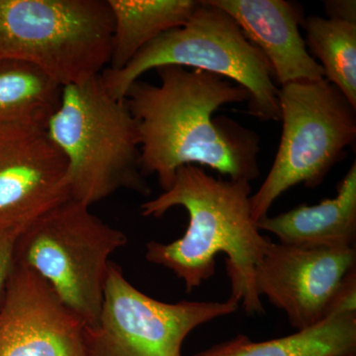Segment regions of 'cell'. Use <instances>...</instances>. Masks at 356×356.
Wrapping results in <instances>:
<instances>
[{
	"label": "cell",
	"instance_id": "cell-1",
	"mask_svg": "<svg viewBox=\"0 0 356 356\" xmlns=\"http://www.w3.org/2000/svg\"><path fill=\"white\" fill-rule=\"evenodd\" d=\"M154 70L158 86L138 79L124 98L139 131L145 177L156 175L163 191L185 165L207 166L229 179L259 177V135L227 117H213L224 105L248 102V91L205 70Z\"/></svg>",
	"mask_w": 356,
	"mask_h": 356
},
{
	"label": "cell",
	"instance_id": "cell-2",
	"mask_svg": "<svg viewBox=\"0 0 356 356\" xmlns=\"http://www.w3.org/2000/svg\"><path fill=\"white\" fill-rule=\"evenodd\" d=\"M252 195L247 180L216 178L200 166L178 168L170 188L142 204L140 214L161 218L182 207L189 215L188 227L172 243H147V261L172 271L191 293L214 275L216 255L224 254L229 297L248 315L264 314L254 274L271 240L261 235L252 219Z\"/></svg>",
	"mask_w": 356,
	"mask_h": 356
},
{
	"label": "cell",
	"instance_id": "cell-3",
	"mask_svg": "<svg viewBox=\"0 0 356 356\" xmlns=\"http://www.w3.org/2000/svg\"><path fill=\"white\" fill-rule=\"evenodd\" d=\"M47 130L67 159L72 200L91 206L122 189L151 193L137 123L125 99L105 88L102 74L63 88Z\"/></svg>",
	"mask_w": 356,
	"mask_h": 356
},
{
	"label": "cell",
	"instance_id": "cell-4",
	"mask_svg": "<svg viewBox=\"0 0 356 356\" xmlns=\"http://www.w3.org/2000/svg\"><path fill=\"white\" fill-rule=\"evenodd\" d=\"M165 65L201 70L228 79L248 93V113L262 122L280 121L278 88L273 67L228 13L200 1L186 24L147 44L124 69L102 72L103 84L117 99L145 72Z\"/></svg>",
	"mask_w": 356,
	"mask_h": 356
},
{
	"label": "cell",
	"instance_id": "cell-5",
	"mask_svg": "<svg viewBox=\"0 0 356 356\" xmlns=\"http://www.w3.org/2000/svg\"><path fill=\"white\" fill-rule=\"evenodd\" d=\"M112 39L107 0H0V58L29 63L63 88L102 74Z\"/></svg>",
	"mask_w": 356,
	"mask_h": 356
},
{
	"label": "cell",
	"instance_id": "cell-6",
	"mask_svg": "<svg viewBox=\"0 0 356 356\" xmlns=\"http://www.w3.org/2000/svg\"><path fill=\"white\" fill-rule=\"evenodd\" d=\"M127 243L125 233L95 216L90 206L70 199L21 229L14 261L38 273L91 327L102 312L110 257Z\"/></svg>",
	"mask_w": 356,
	"mask_h": 356
},
{
	"label": "cell",
	"instance_id": "cell-7",
	"mask_svg": "<svg viewBox=\"0 0 356 356\" xmlns=\"http://www.w3.org/2000/svg\"><path fill=\"white\" fill-rule=\"evenodd\" d=\"M277 97L282 135L268 175L250 197L255 222L292 187H318L356 139V108L327 79L285 84Z\"/></svg>",
	"mask_w": 356,
	"mask_h": 356
},
{
	"label": "cell",
	"instance_id": "cell-8",
	"mask_svg": "<svg viewBox=\"0 0 356 356\" xmlns=\"http://www.w3.org/2000/svg\"><path fill=\"white\" fill-rule=\"evenodd\" d=\"M240 303L180 301L165 303L134 286L121 266L110 262L99 318L84 325V356H182L191 332L235 314Z\"/></svg>",
	"mask_w": 356,
	"mask_h": 356
},
{
	"label": "cell",
	"instance_id": "cell-9",
	"mask_svg": "<svg viewBox=\"0 0 356 356\" xmlns=\"http://www.w3.org/2000/svg\"><path fill=\"white\" fill-rule=\"evenodd\" d=\"M67 161L43 124H0V231L70 200Z\"/></svg>",
	"mask_w": 356,
	"mask_h": 356
},
{
	"label": "cell",
	"instance_id": "cell-10",
	"mask_svg": "<svg viewBox=\"0 0 356 356\" xmlns=\"http://www.w3.org/2000/svg\"><path fill=\"white\" fill-rule=\"evenodd\" d=\"M355 267V247L302 248L270 241L255 269V288L303 331L327 318L337 288Z\"/></svg>",
	"mask_w": 356,
	"mask_h": 356
},
{
	"label": "cell",
	"instance_id": "cell-11",
	"mask_svg": "<svg viewBox=\"0 0 356 356\" xmlns=\"http://www.w3.org/2000/svg\"><path fill=\"white\" fill-rule=\"evenodd\" d=\"M83 330L44 278L15 262L0 311V356H84Z\"/></svg>",
	"mask_w": 356,
	"mask_h": 356
},
{
	"label": "cell",
	"instance_id": "cell-12",
	"mask_svg": "<svg viewBox=\"0 0 356 356\" xmlns=\"http://www.w3.org/2000/svg\"><path fill=\"white\" fill-rule=\"evenodd\" d=\"M238 23L248 41L264 54L281 86L325 79L300 32L303 13L285 0H209Z\"/></svg>",
	"mask_w": 356,
	"mask_h": 356
},
{
	"label": "cell",
	"instance_id": "cell-13",
	"mask_svg": "<svg viewBox=\"0 0 356 356\" xmlns=\"http://www.w3.org/2000/svg\"><path fill=\"white\" fill-rule=\"evenodd\" d=\"M259 231L273 234L280 243L295 247H355L356 238V163L337 187L336 197L317 205L301 204L277 216L257 222Z\"/></svg>",
	"mask_w": 356,
	"mask_h": 356
},
{
	"label": "cell",
	"instance_id": "cell-14",
	"mask_svg": "<svg viewBox=\"0 0 356 356\" xmlns=\"http://www.w3.org/2000/svg\"><path fill=\"white\" fill-rule=\"evenodd\" d=\"M113 17L111 58L107 70L118 72L147 44L188 22L195 0H107Z\"/></svg>",
	"mask_w": 356,
	"mask_h": 356
},
{
	"label": "cell",
	"instance_id": "cell-15",
	"mask_svg": "<svg viewBox=\"0 0 356 356\" xmlns=\"http://www.w3.org/2000/svg\"><path fill=\"white\" fill-rule=\"evenodd\" d=\"M356 353V315H334L290 336L254 343L234 337L195 356H343Z\"/></svg>",
	"mask_w": 356,
	"mask_h": 356
},
{
	"label": "cell",
	"instance_id": "cell-16",
	"mask_svg": "<svg viewBox=\"0 0 356 356\" xmlns=\"http://www.w3.org/2000/svg\"><path fill=\"white\" fill-rule=\"evenodd\" d=\"M63 86L29 63L0 58V124H43L60 105Z\"/></svg>",
	"mask_w": 356,
	"mask_h": 356
},
{
	"label": "cell",
	"instance_id": "cell-17",
	"mask_svg": "<svg viewBox=\"0 0 356 356\" xmlns=\"http://www.w3.org/2000/svg\"><path fill=\"white\" fill-rule=\"evenodd\" d=\"M302 25L309 53L325 79L356 108V23L309 16Z\"/></svg>",
	"mask_w": 356,
	"mask_h": 356
},
{
	"label": "cell",
	"instance_id": "cell-18",
	"mask_svg": "<svg viewBox=\"0 0 356 356\" xmlns=\"http://www.w3.org/2000/svg\"><path fill=\"white\" fill-rule=\"evenodd\" d=\"M21 229L0 231V311L6 301L7 288L15 264L14 248Z\"/></svg>",
	"mask_w": 356,
	"mask_h": 356
},
{
	"label": "cell",
	"instance_id": "cell-19",
	"mask_svg": "<svg viewBox=\"0 0 356 356\" xmlns=\"http://www.w3.org/2000/svg\"><path fill=\"white\" fill-rule=\"evenodd\" d=\"M334 315H356V267L344 276L330 302L327 318Z\"/></svg>",
	"mask_w": 356,
	"mask_h": 356
},
{
	"label": "cell",
	"instance_id": "cell-20",
	"mask_svg": "<svg viewBox=\"0 0 356 356\" xmlns=\"http://www.w3.org/2000/svg\"><path fill=\"white\" fill-rule=\"evenodd\" d=\"M327 18L356 23L355 0H329L325 1Z\"/></svg>",
	"mask_w": 356,
	"mask_h": 356
},
{
	"label": "cell",
	"instance_id": "cell-21",
	"mask_svg": "<svg viewBox=\"0 0 356 356\" xmlns=\"http://www.w3.org/2000/svg\"><path fill=\"white\" fill-rule=\"evenodd\" d=\"M343 356H356V353H348V355H343Z\"/></svg>",
	"mask_w": 356,
	"mask_h": 356
}]
</instances>
